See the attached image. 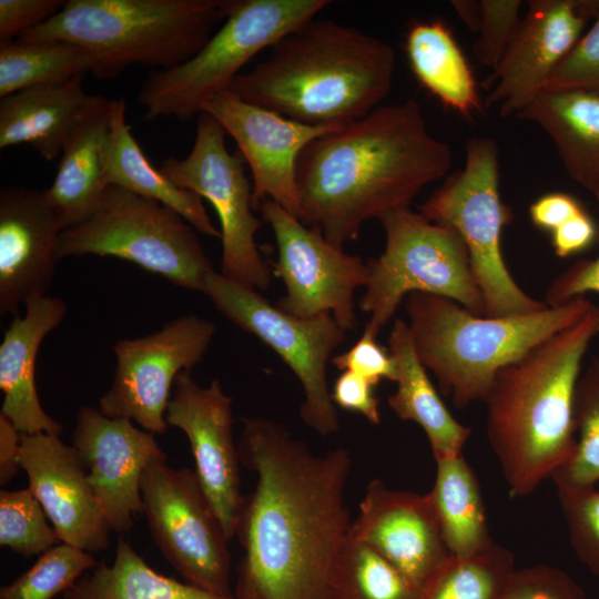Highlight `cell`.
<instances>
[{
	"label": "cell",
	"mask_w": 599,
	"mask_h": 599,
	"mask_svg": "<svg viewBox=\"0 0 599 599\" xmlns=\"http://www.w3.org/2000/svg\"><path fill=\"white\" fill-rule=\"evenodd\" d=\"M241 463L257 476L243 497L236 599H331V579L352 521L348 450L315 455L280 423L244 418Z\"/></svg>",
	"instance_id": "6da1fadb"
},
{
	"label": "cell",
	"mask_w": 599,
	"mask_h": 599,
	"mask_svg": "<svg viewBox=\"0 0 599 599\" xmlns=\"http://www.w3.org/2000/svg\"><path fill=\"white\" fill-rule=\"evenodd\" d=\"M453 161L450 145L429 132L416 100L377 106L304 148L296 165L300 220L343 247L367 221L409 207Z\"/></svg>",
	"instance_id": "7a4b0ae2"
},
{
	"label": "cell",
	"mask_w": 599,
	"mask_h": 599,
	"mask_svg": "<svg viewBox=\"0 0 599 599\" xmlns=\"http://www.w3.org/2000/svg\"><path fill=\"white\" fill-rule=\"evenodd\" d=\"M271 49L230 90L294 121L342 129L366 116L390 91L394 48L356 28L314 18Z\"/></svg>",
	"instance_id": "3957f363"
},
{
	"label": "cell",
	"mask_w": 599,
	"mask_h": 599,
	"mask_svg": "<svg viewBox=\"0 0 599 599\" xmlns=\"http://www.w3.org/2000/svg\"><path fill=\"white\" fill-rule=\"evenodd\" d=\"M599 335V306L501 368L486 396V435L510 497H526L573 455V394Z\"/></svg>",
	"instance_id": "277c9868"
},
{
	"label": "cell",
	"mask_w": 599,
	"mask_h": 599,
	"mask_svg": "<svg viewBox=\"0 0 599 599\" xmlns=\"http://www.w3.org/2000/svg\"><path fill=\"white\" fill-rule=\"evenodd\" d=\"M592 305L582 296L526 314L493 317L427 293H412L404 301L415 353L458 409L484 402L501 368L578 322Z\"/></svg>",
	"instance_id": "5b68a950"
},
{
	"label": "cell",
	"mask_w": 599,
	"mask_h": 599,
	"mask_svg": "<svg viewBox=\"0 0 599 599\" xmlns=\"http://www.w3.org/2000/svg\"><path fill=\"white\" fill-rule=\"evenodd\" d=\"M235 0H69L17 39L63 41L87 49L91 73L108 80L132 64L174 68L197 53Z\"/></svg>",
	"instance_id": "8992f818"
},
{
	"label": "cell",
	"mask_w": 599,
	"mask_h": 599,
	"mask_svg": "<svg viewBox=\"0 0 599 599\" xmlns=\"http://www.w3.org/2000/svg\"><path fill=\"white\" fill-rule=\"evenodd\" d=\"M328 0H235L220 29L185 62L153 72L141 85L145 119L187 121L214 95L230 90L258 52L313 20Z\"/></svg>",
	"instance_id": "52a82bcc"
},
{
	"label": "cell",
	"mask_w": 599,
	"mask_h": 599,
	"mask_svg": "<svg viewBox=\"0 0 599 599\" xmlns=\"http://www.w3.org/2000/svg\"><path fill=\"white\" fill-rule=\"evenodd\" d=\"M428 221L454 229L468 251L486 316L526 314L548 306L529 296L511 276L500 238L512 219L499 192V154L494 140L473 138L461 170L450 174L420 206Z\"/></svg>",
	"instance_id": "ba28073f"
},
{
	"label": "cell",
	"mask_w": 599,
	"mask_h": 599,
	"mask_svg": "<svg viewBox=\"0 0 599 599\" xmlns=\"http://www.w3.org/2000/svg\"><path fill=\"white\" fill-rule=\"evenodd\" d=\"M195 231L166 205L109 185L87 221L61 232L58 256H114L204 293L214 270Z\"/></svg>",
	"instance_id": "9c48e42d"
},
{
	"label": "cell",
	"mask_w": 599,
	"mask_h": 599,
	"mask_svg": "<svg viewBox=\"0 0 599 599\" xmlns=\"http://www.w3.org/2000/svg\"><path fill=\"white\" fill-rule=\"evenodd\" d=\"M385 248L368 264L369 277L359 301L367 324L380 329L412 293L450 298L470 313L486 316L468 251L451 227L428 221L409 207L384 215Z\"/></svg>",
	"instance_id": "30bf717a"
},
{
	"label": "cell",
	"mask_w": 599,
	"mask_h": 599,
	"mask_svg": "<svg viewBox=\"0 0 599 599\" xmlns=\"http://www.w3.org/2000/svg\"><path fill=\"white\" fill-rule=\"evenodd\" d=\"M204 294L241 329L272 348L293 370L304 390L302 420L322 436L336 433L339 420L327 385V363L346 339L331 313L303 318L272 305L258 291L213 271Z\"/></svg>",
	"instance_id": "8fae6325"
},
{
	"label": "cell",
	"mask_w": 599,
	"mask_h": 599,
	"mask_svg": "<svg viewBox=\"0 0 599 599\" xmlns=\"http://www.w3.org/2000/svg\"><path fill=\"white\" fill-rule=\"evenodd\" d=\"M141 496L155 545L186 583L233 596L230 539L195 470L153 458L142 475Z\"/></svg>",
	"instance_id": "7c38bea8"
},
{
	"label": "cell",
	"mask_w": 599,
	"mask_h": 599,
	"mask_svg": "<svg viewBox=\"0 0 599 599\" xmlns=\"http://www.w3.org/2000/svg\"><path fill=\"white\" fill-rule=\"evenodd\" d=\"M225 131L210 114L201 113L195 141L182 160L167 158L160 172L173 184L206 199L221 225V274L256 291L271 283V268L255 241L261 221L252 213V185L237 152L227 151Z\"/></svg>",
	"instance_id": "4fadbf2b"
},
{
	"label": "cell",
	"mask_w": 599,
	"mask_h": 599,
	"mask_svg": "<svg viewBox=\"0 0 599 599\" xmlns=\"http://www.w3.org/2000/svg\"><path fill=\"white\" fill-rule=\"evenodd\" d=\"M258 209L276 242L274 274L286 288L276 306L303 318L331 313L344 331L354 329L355 292L368 282V264L334 245L319 230L303 224L275 202L264 200Z\"/></svg>",
	"instance_id": "5bb4252c"
},
{
	"label": "cell",
	"mask_w": 599,
	"mask_h": 599,
	"mask_svg": "<svg viewBox=\"0 0 599 599\" xmlns=\"http://www.w3.org/2000/svg\"><path fill=\"white\" fill-rule=\"evenodd\" d=\"M215 333L214 323L189 314L150 335L118 341L114 378L99 398L101 413L133 420L154 435L166 433L165 413L175 378L203 359Z\"/></svg>",
	"instance_id": "9a60e30c"
},
{
	"label": "cell",
	"mask_w": 599,
	"mask_h": 599,
	"mask_svg": "<svg viewBox=\"0 0 599 599\" xmlns=\"http://www.w3.org/2000/svg\"><path fill=\"white\" fill-rule=\"evenodd\" d=\"M500 62L485 81L486 99L504 118L518 115L546 90L549 78L599 12V0H531Z\"/></svg>",
	"instance_id": "2e32d148"
},
{
	"label": "cell",
	"mask_w": 599,
	"mask_h": 599,
	"mask_svg": "<svg viewBox=\"0 0 599 599\" xmlns=\"http://www.w3.org/2000/svg\"><path fill=\"white\" fill-rule=\"evenodd\" d=\"M202 113L220 123L248 164L253 179V209L260 207L264 200H271L300 219L298 156L313 140L335 130L285 118L242 100L232 90L211 98Z\"/></svg>",
	"instance_id": "e0dca14e"
},
{
	"label": "cell",
	"mask_w": 599,
	"mask_h": 599,
	"mask_svg": "<svg viewBox=\"0 0 599 599\" xmlns=\"http://www.w3.org/2000/svg\"><path fill=\"white\" fill-rule=\"evenodd\" d=\"M165 419L186 435L199 481L232 540L244 497L232 433V398L219 379L202 387L184 370L175 378Z\"/></svg>",
	"instance_id": "ac0fdd59"
},
{
	"label": "cell",
	"mask_w": 599,
	"mask_h": 599,
	"mask_svg": "<svg viewBox=\"0 0 599 599\" xmlns=\"http://www.w3.org/2000/svg\"><path fill=\"white\" fill-rule=\"evenodd\" d=\"M72 446L110 529L130 531L134 517L142 514L144 469L153 458H166L154 434L85 405L75 417Z\"/></svg>",
	"instance_id": "d6986e66"
},
{
	"label": "cell",
	"mask_w": 599,
	"mask_h": 599,
	"mask_svg": "<svg viewBox=\"0 0 599 599\" xmlns=\"http://www.w3.org/2000/svg\"><path fill=\"white\" fill-rule=\"evenodd\" d=\"M349 536L389 561L420 592L454 557L429 495L395 490L379 479L367 485Z\"/></svg>",
	"instance_id": "ffe728a7"
},
{
	"label": "cell",
	"mask_w": 599,
	"mask_h": 599,
	"mask_svg": "<svg viewBox=\"0 0 599 599\" xmlns=\"http://www.w3.org/2000/svg\"><path fill=\"white\" fill-rule=\"evenodd\" d=\"M62 223L45 190L6 186L0 191V314L45 296L59 260Z\"/></svg>",
	"instance_id": "44dd1931"
},
{
	"label": "cell",
	"mask_w": 599,
	"mask_h": 599,
	"mask_svg": "<svg viewBox=\"0 0 599 599\" xmlns=\"http://www.w3.org/2000/svg\"><path fill=\"white\" fill-rule=\"evenodd\" d=\"M21 469L61 542L88 552L109 547L111 530L72 445L45 433L21 434Z\"/></svg>",
	"instance_id": "7402d4cb"
},
{
	"label": "cell",
	"mask_w": 599,
	"mask_h": 599,
	"mask_svg": "<svg viewBox=\"0 0 599 599\" xmlns=\"http://www.w3.org/2000/svg\"><path fill=\"white\" fill-rule=\"evenodd\" d=\"M63 300L42 296L26 304L24 316H16L0 344V389L4 415L21 434L60 436L62 426L42 408L34 383L38 351L44 337L63 321Z\"/></svg>",
	"instance_id": "603a6c76"
},
{
	"label": "cell",
	"mask_w": 599,
	"mask_h": 599,
	"mask_svg": "<svg viewBox=\"0 0 599 599\" xmlns=\"http://www.w3.org/2000/svg\"><path fill=\"white\" fill-rule=\"evenodd\" d=\"M112 100L98 95L67 136L55 177L45 194L63 230L87 221L109 186L104 154Z\"/></svg>",
	"instance_id": "cb8c5ba5"
},
{
	"label": "cell",
	"mask_w": 599,
	"mask_h": 599,
	"mask_svg": "<svg viewBox=\"0 0 599 599\" xmlns=\"http://www.w3.org/2000/svg\"><path fill=\"white\" fill-rule=\"evenodd\" d=\"M84 75L20 90L0 100V149L31 144L47 161L63 143L97 94L82 88Z\"/></svg>",
	"instance_id": "d4e9b609"
},
{
	"label": "cell",
	"mask_w": 599,
	"mask_h": 599,
	"mask_svg": "<svg viewBox=\"0 0 599 599\" xmlns=\"http://www.w3.org/2000/svg\"><path fill=\"white\" fill-rule=\"evenodd\" d=\"M517 118L540 126L568 175L599 194V89L545 90Z\"/></svg>",
	"instance_id": "484cf974"
},
{
	"label": "cell",
	"mask_w": 599,
	"mask_h": 599,
	"mask_svg": "<svg viewBox=\"0 0 599 599\" xmlns=\"http://www.w3.org/2000/svg\"><path fill=\"white\" fill-rule=\"evenodd\" d=\"M388 352L396 365L397 389L388 406L403 420L418 424L425 432L435 460L460 455L471 429L456 420L432 384L419 362L407 323L395 318L388 337Z\"/></svg>",
	"instance_id": "4316f807"
},
{
	"label": "cell",
	"mask_w": 599,
	"mask_h": 599,
	"mask_svg": "<svg viewBox=\"0 0 599 599\" xmlns=\"http://www.w3.org/2000/svg\"><path fill=\"white\" fill-rule=\"evenodd\" d=\"M125 109L124 99L112 100L111 128L104 154L108 184L158 201L179 213L200 233L221 238V231L211 222L202 197L173 184L149 162L131 133Z\"/></svg>",
	"instance_id": "83f0119b"
},
{
	"label": "cell",
	"mask_w": 599,
	"mask_h": 599,
	"mask_svg": "<svg viewBox=\"0 0 599 599\" xmlns=\"http://www.w3.org/2000/svg\"><path fill=\"white\" fill-rule=\"evenodd\" d=\"M405 51L415 78L443 104L465 116L481 111L474 73L443 21H414Z\"/></svg>",
	"instance_id": "f1b7e54d"
},
{
	"label": "cell",
	"mask_w": 599,
	"mask_h": 599,
	"mask_svg": "<svg viewBox=\"0 0 599 599\" xmlns=\"http://www.w3.org/2000/svg\"><path fill=\"white\" fill-rule=\"evenodd\" d=\"M436 478L428 493L445 544L454 557L465 558L491 547L479 480L463 454L436 460Z\"/></svg>",
	"instance_id": "f546056e"
},
{
	"label": "cell",
	"mask_w": 599,
	"mask_h": 599,
	"mask_svg": "<svg viewBox=\"0 0 599 599\" xmlns=\"http://www.w3.org/2000/svg\"><path fill=\"white\" fill-rule=\"evenodd\" d=\"M63 599H236L180 582L153 570L123 537L112 564H97Z\"/></svg>",
	"instance_id": "4dcf8cb0"
},
{
	"label": "cell",
	"mask_w": 599,
	"mask_h": 599,
	"mask_svg": "<svg viewBox=\"0 0 599 599\" xmlns=\"http://www.w3.org/2000/svg\"><path fill=\"white\" fill-rule=\"evenodd\" d=\"M93 68L91 53L63 41H0V98L32 87L85 75Z\"/></svg>",
	"instance_id": "1f68e13d"
},
{
	"label": "cell",
	"mask_w": 599,
	"mask_h": 599,
	"mask_svg": "<svg viewBox=\"0 0 599 599\" xmlns=\"http://www.w3.org/2000/svg\"><path fill=\"white\" fill-rule=\"evenodd\" d=\"M420 591L389 561L348 536L331 579V599H419Z\"/></svg>",
	"instance_id": "d6a6232c"
},
{
	"label": "cell",
	"mask_w": 599,
	"mask_h": 599,
	"mask_svg": "<svg viewBox=\"0 0 599 599\" xmlns=\"http://www.w3.org/2000/svg\"><path fill=\"white\" fill-rule=\"evenodd\" d=\"M515 568L514 554L495 542L476 555L453 557L419 599H498Z\"/></svg>",
	"instance_id": "836d02e7"
},
{
	"label": "cell",
	"mask_w": 599,
	"mask_h": 599,
	"mask_svg": "<svg viewBox=\"0 0 599 599\" xmlns=\"http://www.w3.org/2000/svg\"><path fill=\"white\" fill-rule=\"evenodd\" d=\"M576 448L551 479L556 487L595 486L599 481V358L580 374L573 394Z\"/></svg>",
	"instance_id": "e575fe53"
},
{
	"label": "cell",
	"mask_w": 599,
	"mask_h": 599,
	"mask_svg": "<svg viewBox=\"0 0 599 599\" xmlns=\"http://www.w3.org/2000/svg\"><path fill=\"white\" fill-rule=\"evenodd\" d=\"M97 564L91 552L61 542L41 554L11 583L2 586L0 599H52L69 590Z\"/></svg>",
	"instance_id": "d590c367"
},
{
	"label": "cell",
	"mask_w": 599,
	"mask_h": 599,
	"mask_svg": "<svg viewBox=\"0 0 599 599\" xmlns=\"http://www.w3.org/2000/svg\"><path fill=\"white\" fill-rule=\"evenodd\" d=\"M29 489L0 491V545L28 558L41 555L61 540Z\"/></svg>",
	"instance_id": "8d00e7d4"
},
{
	"label": "cell",
	"mask_w": 599,
	"mask_h": 599,
	"mask_svg": "<svg viewBox=\"0 0 599 599\" xmlns=\"http://www.w3.org/2000/svg\"><path fill=\"white\" fill-rule=\"evenodd\" d=\"M556 488L571 547L599 578V490L595 486Z\"/></svg>",
	"instance_id": "74e56055"
},
{
	"label": "cell",
	"mask_w": 599,
	"mask_h": 599,
	"mask_svg": "<svg viewBox=\"0 0 599 599\" xmlns=\"http://www.w3.org/2000/svg\"><path fill=\"white\" fill-rule=\"evenodd\" d=\"M520 0H481L477 39L473 45L476 60L495 69L510 45L519 26Z\"/></svg>",
	"instance_id": "f35d334b"
},
{
	"label": "cell",
	"mask_w": 599,
	"mask_h": 599,
	"mask_svg": "<svg viewBox=\"0 0 599 599\" xmlns=\"http://www.w3.org/2000/svg\"><path fill=\"white\" fill-rule=\"evenodd\" d=\"M498 599H587V595L566 571L541 564L515 568Z\"/></svg>",
	"instance_id": "ab89813d"
},
{
	"label": "cell",
	"mask_w": 599,
	"mask_h": 599,
	"mask_svg": "<svg viewBox=\"0 0 599 599\" xmlns=\"http://www.w3.org/2000/svg\"><path fill=\"white\" fill-rule=\"evenodd\" d=\"M599 89V12L573 49L556 68L546 90Z\"/></svg>",
	"instance_id": "60d3db41"
},
{
	"label": "cell",
	"mask_w": 599,
	"mask_h": 599,
	"mask_svg": "<svg viewBox=\"0 0 599 599\" xmlns=\"http://www.w3.org/2000/svg\"><path fill=\"white\" fill-rule=\"evenodd\" d=\"M379 331L366 323L363 335L347 351L332 357L331 362L341 372H353L374 386L380 380H396L395 362L384 347L377 343Z\"/></svg>",
	"instance_id": "b9f144b4"
},
{
	"label": "cell",
	"mask_w": 599,
	"mask_h": 599,
	"mask_svg": "<svg viewBox=\"0 0 599 599\" xmlns=\"http://www.w3.org/2000/svg\"><path fill=\"white\" fill-rule=\"evenodd\" d=\"M62 0H0V41L13 40L57 14Z\"/></svg>",
	"instance_id": "7bdbcfd3"
},
{
	"label": "cell",
	"mask_w": 599,
	"mask_h": 599,
	"mask_svg": "<svg viewBox=\"0 0 599 599\" xmlns=\"http://www.w3.org/2000/svg\"><path fill=\"white\" fill-rule=\"evenodd\" d=\"M597 224L599 244V220ZM588 293L599 294V255L579 260L558 275L546 292L545 303L558 306Z\"/></svg>",
	"instance_id": "ee69618b"
},
{
	"label": "cell",
	"mask_w": 599,
	"mask_h": 599,
	"mask_svg": "<svg viewBox=\"0 0 599 599\" xmlns=\"http://www.w3.org/2000/svg\"><path fill=\"white\" fill-rule=\"evenodd\" d=\"M374 385L353 373L342 372L337 377L331 398L335 406L363 415L370 424L380 423L379 402L374 394Z\"/></svg>",
	"instance_id": "f6af8a7d"
},
{
	"label": "cell",
	"mask_w": 599,
	"mask_h": 599,
	"mask_svg": "<svg viewBox=\"0 0 599 599\" xmlns=\"http://www.w3.org/2000/svg\"><path fill=\"white\" fill-rule=\"evenodd\" d=\"M585 210L575 196L564 192H550L531 203L529 217L536 227L552 233Z\"/></svg>",
	"instance_id": "bcb514c9"
},
{
	"label": "cell",
	"mask_w": 599,
	"mask_h": 599,
	"mask_svg": "<svg viewBox=\"0 0 599 599\" xmlns=\"http://www.w3.org/2000/svg\"><path fill=\"white\" fill-rule=\"evenodd\" d=\"M598 240V224L585 210L551 233L555 254L567 258L589 250Z\"/></svg>",
	"instance_id": "7dc6e473"
},
{
	"label": "cell",
	"mask_w": 599,
	"mask_h": 599,
	"mask_svg": "<svg viewBox=\"0 0 599 599\" xmlns=\"http://www.w3.org/2000/svg\"><path fill=\"white\" fill-rule=\"evenodd\" d=\"M21 433L0 414V485H7L21 469Z\"/></svg>",
	"instance_id": "c3c4849f"
},
{
	"label": "cell",
	"mask_w": 599,
	"mask_h": 599,
	"mask_svg": "<svg viewBox=\"0 0 599 599\" xmlns=\"http://www.w3.org/2000/svg\"><path fill=\"white\" fill-rule=\"evenodd\" d=\"M451 6L461 21L476 33L480 18V1L453 0Z\"/></svg>",
	"instance_id": "681fc988"
},
{
	"label": "cell",
	"mask_w": 599,
	"mask_h": 599,
	"mask_svg": "<svg viewBox=\"0 0 599 599\" xmlns=\"http://www.w3.org/2000/svg\"><path fill=\"white\" fill-rule=\"evenodd\" d=\"M596 199V201L598 202L599 204V194H597L596 196H593Z\"/></svg>",
	"instance_id": "f907efd6"
}]
</instances>
